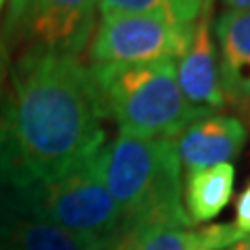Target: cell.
<instances>
[{
    "mask_svg": "<svg viewBox=\"0 0 250 250\" xmlns=\"http://www.w3.org/2000/svg\"><path fill=\"white\" fill-rule=\"evenodd\" d=\"M171 140L179 165L188 173L233 161L246 144V127L231 115L208 113L190 121Z\"/></svg>",
    "mask_w": 250,
    "mask_h": 250,
    "instance_id": "cell-8",
    "label": "cell"
},
{
    "mask_svg": "<svg viewBox=\"0 0 250 250\" xmlns=\"http://www.w3.org/2000/svg\"><path fill=\"white\" fill-rule=\"evenodd\" d=\"M0 250H13V248H9V246H4V244H0Z\"/></svg>",
    "mask_w": 250,
    "mask_h": 250,
    "instance_id": "cell-21",
    "label": "cell"
},
{
    "mask_svg": "<svg viewBox=\"0 0 250 250\" xmlns=\"http://www.w3.org/2000/svg\"><path fill=\"white\" fill-rule=\"evenodd\" d=\"M225 11H244L250 13V0H221Z\"/></svg>",
    "mask_w": 250,
    "mask_h": 250,
    "instance_id": "cell-18",
    "label": "cell"
},
{
    "mask_svg": "<svg viewBox=\"0 0 250 250\" xmlns=\"http://www.w3.org/2000/svg\"><path fill=\"white\" fill-rule=\"evenodd\" d=\"M104 117L77 57L19 52L0 108V186L27 190L65 175L104 146Z\"/></svg>",
    "mask_w": 250,
    "mask_h": 250,
    "instance_id": "cell-1",
    "label": "cell"
},
{
    "mask_svg": "<svg viewBox=\"0 0 250 250\" xmlns=\"http://www.w3.org/2000/svg\"><path fill=\"white\" fill-rule=\"evenodd\" d=\"M100 150L48 184L27 190L0 188L29 213L80 236L111 242L125 229V219L104 186Z\"/></svg>",
    "mask_w": 250,
    "mask_h": 250,
    "instance_id": "cell-4",
    "label": "cell"
},
{
    "mask_svg": "<svg viewBox=\"0 0 250 250\" xmlns=\"http://www.w3.org/2000/svg\"><path fill=\"white\" fill-rule=\"evenodd\" d=\"M236 229L242 236H250V182L246 184V188L240 192L238 202H236Z\"/></svg>",
    "mask_w": 250,
    "mask_h": 250,
    "instance_id": "cell-15",
    "label": "cell"
},
{
    "mask_svg": "<svg viewBox=\"0 0 250 250\" xmlns=\"http://www.w3.org/2000/svg\"><path fill=\"white\" fill-rule=\"evenodd\" d=\"M103 15H159L175 21L167 0H96Z\"/></svg>",
    "mask_w": 250,
    "mask_h": 250,
    "instance_id": "cell-13",
    "label": "cell"
},
{
    "mask_svg": "<svg viewBox=\"0 0 250 250\" xmlns=\"http://www.w3.org/2000/svg\"><path fill=\"white\" fill-rule=\"evenodd\" d=\"M90 71L104 115L113 117L125 136L173 138L202 117L182 96L173 61L92 65Z\"/></svg>",
    "mask_w": 250,
    "mask_h": 250,
    "instance_id": "cell-3",
    "label": "cell"
},
{
    "mask_svg": "<svg viewBox=\"0 0 250 250\" xmlns=\"http://www.w3.org/2000/svg\"><path fill=\"white\" fill-rule=\"evenodd\" d=\"M9 2V0H0V15H2V11H4V4Z\"/></svg>",
    "mask_w": 250,
    "mask_h": 250,
    "instance_id": "cell-20",
    "label": "cell"
},
{
    "mask_svg": "<svg viewBox=\"0 0 250 250\" xmlns=\"http://www.w3.org/2000/svg\"><path fill=\"white\" fill-rule=\"evenodd\" d=\"M175 75L186 103L200 115L215 113L228 103L221 85L217 46L208 13L192 23L188 46L175 61Z\"/></svg>",
    "mask_w": 250,
    "mask_h": 250,
    "instance_id": "cell-7",
    "label": "cell"
},
{
    "mask_svg": "<svg viewBox=\"0 0 250 250\" xmlns=\"http://www.w3.org/2000/svg\"><path fill=\"white\" fill-rule=\"evenodd\" d=\"M244 238L233 223L207 228H156L140 231L131 250H223Z\"/></svg>",
    "mask_w": 250,
    "mask_h": 250,
    "instance_id": "cell-12",
    "label": "cell"
},
{
    "mask_svg": "<svg viewBox=\"0 0 250 250\" xmlns=\"http://www.w3.org/2000/svg\"><path fill=\"white\" fill-rule=\"evenodd\" d=\"M171 6V13L177 23L182 25H192L202 15L210 13V2L213 0H167Z\"/></svg>",
    "mask_w": 250,
    "mask_h": 250,
    "instance_id": "cell-14",
    "label": "cell"
},
{
    "mask_svg": "<svg viewBox=\"0 0 250 250\" xmlns=\"http://www.w3.org/2000/svg\"><path fill=\"white\" fill-rule=\"evenodd\" d=\"M223 250H250V236H244V238H240L238 242H233V244L225 246Z\"/></svg>",
    "mask_w": 250,
    "mask_h": 250,
    "instance_id": "cell-19",
    "label": "cell"
},
{
    "mask_svg": "<svg viewBox=\"0 0 250 250\" xmlns=\"http://www.w3.org/2000/svg\"><path fill=\"white\" fill-rule=\"evenodd\" d=\"M0 244L13 250H104L108 242L80 236L29 213L0 188Z\"/></svg>",
    "mask_w": 250,
    "mask_h": 250,
    "instance_id": "cell-9",
    "label": "cell"
},
{
    "mask_svg": "<svg viewBox=\"0 0 250 250\" xmlns=\"http://www.w3.org/2000/svg\"><path fill=\"white\" fill-rule=\"evenodd\" d=\"M106 190L123 213L125 229L188 228L182 165L171 138L117 136L100 150Z\"/></svg>",
    "mask_w": 250,
    "mask_h": 250,
    "instance_id": "cell-2",
    "label": "cell"
},
{
    "mask_svg": "<svg viewBox=\"0 0 250 250\" xmlns=\"http://www.w3.org/2000/svg\"><path fill=\"white\" fill-rule=\"evenodd\" d=\"M219 73L225 100L233 104L250 103V13L223 11L215 21Z\"/></svg>",
    "mask_w": 250,
    "mask_h": 250,
    "instance_id": "cell-10",
    "label": "cell"
},
{
    "mask_svg": "<svg viewBox=\"0 0 250 250\" xmlns=\"http://www.w3.org/2000/svg\"><path fill=\"white\" fill-rule=\"evenodd\" d=\"M6 67H9V52L0 44V108H2L4 100V83H6Z\"/></svg>",
    "mask_w": 250,
    "mask_h": 250,
    "instance_id": "cell-17",
    "label": "cell"
},
{
    "mask_svg": "<svg viewBox=\"0 0 250 250\" xmlns=\"http://www.w3.org/2000/svg\"><path fill=\"white\" fill-rule=\"evenodd\" d=\"M96 27V0H9L0 44L11 50H44L80 57Z\"/></svg>",
    "mask_w": 250,
    "mask_h": 250,
    "instance_id": "cell-5",
    "label": "cell"
},
{
    "mask_svg": "<svg viewBox=\"0 0 250 250\" xmlns=\"http://www.w3.org/2000/svg\"><path fill=\"white\" fill-rule=\"evenodd\" d=\"M190 27L159 15H103L90 40V59L94 65L175 62Z\"/></svg>",
    "mask_w": 250,
    "mask_h": 250,
    "instance_id": "cell-6",
    "label": "cell"
},
{
    "mask_svg": "<svg viewBox=\"0 0 250 250\" xmlns=\"http://www.w3.org/2000/svg\"><path fill=\"white\" fill-rule=\"evenodd\" d=\"M233 184L236 167L231 163L188 171L182 186V200L190 223H207L221 215L233 196Z\"/></svg>",
    "mask_w": 250,
    "mask_h": 250,
    "instance_id": "cell-11",
    "label": "cell"
},
{
    "mask_svg": "<svg viewBox=\"0 0 250 250\" xmlns=\"http://www.w3.org/2000/svg\"><path fill=\"white\" fill-rule=\"evenodd\" d=\"M138 233L140 231H136V229H123L119 236L108 242V244L104 246V250H131L134 248V242L138 238Z\"/></svg>",
    "mask_w": 250,
    "mask_h": 250,
    "instance_id": "cell-16",
    "label": "cell"
}]
</instances>
